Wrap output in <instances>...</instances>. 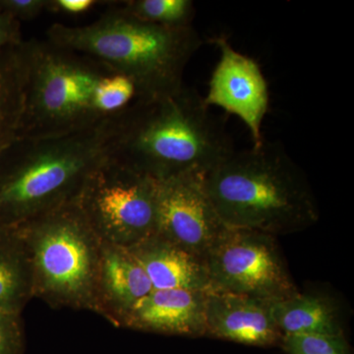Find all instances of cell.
Masks as SVG:
<instances>
[{"label":"cell","instance_id":"44dd1931","mask_svg":"<svg viewBox=\"0 0 354 354\" xmlns=\"http://www.w3.org/2000/svg\"><path fill=\"white\" fill-rule=\"evenodd\" d=\"M20 314L0 311V354H25Z\"/></svg>","mask_w":354,"mask_h":354},{"label":"cell","instance_id":"ba28073f","mask_svg":"<svg viewBox=\"0 0 354 354\" xmlns=\"http://www.w3.org/2000/svg\"><path fill=\"white\" fill-rule=\"evenodd\" d=\"M204 261L209 290L270 302L292 297L299 291L274 235L227 228Z\"/></svg>","mask_w":354,"mask_h":354},{"label":"cell","instance_id":"277c9868","mask_svg":"<svg viewBox=\"0 0 354 354\" xmlns=\"http://www.w3.org/2000/svg\"><path fill=\"white\" fill-rule=\"evenodd\" d=\"M102 123L53 138H16L0 153L4 227L12 230L76 201L88 174L106 157Z\"/></svg>","mask_w":354,"mask_h":354},{"label":"cell","instance_id":"9a60e30c","mask_svg":"<svg viewBox=\"0 0 354 354\" xmlns=\"http://www.w3.org/2000/svg\"><path fill=\"white\" fill-rule=\"evenodd\" d=\"M274 322L285 335H344L337 305L327 295L301 293L272 302Z\"/></svg>","mask_w":354,"mask_h":354},{"label":"cell","instance_id":"3957f363","mask_svg":"<svg viewBox=\"0 0 354 354\" xmlns=\"http://www.w3.org/2000/svg\"><path fill=\"white\" fill-rule=\"evenodd\" d=\"M46 36L51 44L88 55L127 76L136 88V97L171 94L183 88L186 66L204 44L194 26L150 24L118 7L88 25L55 23Z\"/></svg>","mask_w":354,"mask_h":354},{"label":"cell","instance_id":"52a82bcc","mask_svg":"<svg viewBox=\"0 0 354 354\" xmlns=\"http://www.w3.org/2000/svg\"><path fill=\"white\" fill-rule=\"evenodd\" d=\"M75 204L102 243L129 249L156 235V181L106 156Z\"/></svg>","mask_w":354,"mask_h":354},{"label":"cell","instance_id":"7a4b0ae2","mask_svg":"<svg viewBox=\"0 0 354 354\" xmlns=\"http://www.w3.org/2000/svg\"><path fill=\"white\" fill-rule=\"evenodd\" d=\"M227 228L279 236L304 232L320 218L304 171L278 144L234 151L203 176Z\"/></svg>","mask_w":354,"mask_h":354},{"label":"cell","instance_id":"d6986e66","mask_svg":"<svg viewBox=\"0 0 354 354\" xmlns=\"http://www.w3.org/2000/svg\"><path fill=\"white\" fill-rule=\"evenodd\" d=\"M136 97V88L127 76L113 73L100 84L95 106L102 115L108 118L127 106Z\"/></svg>","mask_w":354,"mask_h":354},{"label":"cell","instance_id":"4fadbf2b","mask_svg":"<svg viewBox=\"0 0 354 354\" xmlns=\"http://www.w3.org/2000/svg\"><path fill=\"white\" fill-rule=\"evenodd\" d=\"M127 250L143 268L153 290H209L205 261L157 235Z\"/></svg>","mask_w":354,"mask_h":354},{"label":"cell","instance_id":"8fae6325","mask_svg":"<svg viewBox=\"0 0 354 354\" xmlns=\"http://www.w3.org/2000/svg\"><path fill=\"white\" fill-rule=\"evenodd\" d=\"M205 324L208 337L246 346H277L283 339L272 302L234 293L206 291Z\"/></svg>","mask_w":354,"mask_h":354},{"label":"cell","instance_id":"8992f818","mask_svg":"<svg viewBox=\"0 0 354 354\" xmlns=\"http://www.w3.org/2000/svg\"><path fill=\"white\" fill-rule=\"evenodd\" d=\"M31 268L32 297L100 313L102 241L75 202L12 228Z\"/></svg>","mask_w":354,"mask_h":354},{"label":"cell","instance_id":"ffe728a7","mask_svg":"<svg viewBox=\"0 0 354 354\" xmlns=\"http://www.w3.org/2000/svg\"><path fill=\"white\" fill-rule=\"evenodd\" d=\"M281 346L288 354H348L344 335H285Z\"/></svg>","mask_w":354,"mask_h":354},{"label":"cell","instance_id":"5b68a950","mask_svg":"<svg viewBox=\"0 0 354 354\" xmlns=\"http://www.w3.org/2000/svg\"><path fill=\"white\" fill-rule=\"evenodd\" d=\"M23 109L18 139L64 136L99 127L106 120L95 106L100 84L115 73L94 58L31 39L20 46Z\"/></svg>","mask_w":354,"mask_h":354},{"label":"cell","instance_id":"cb8c5ba5","mask_svg":"<svg viewBox=\"0 0 354 354\" xmlns=\"http://www.w3.org/2000/svg\"><path fill=\"white\" fill-rule=\"evenodd\" d=\"M95 3L94 0H57L50 1V6H55L65 13L80 14L88 11Z\"/></svg>","mask_w":354,"mask_h":354},{"label":"cell","instance_id":"ac0fdd59","mask_svg":"<svg viewBox=\"0 0 354 354\" xmlns=\"http://www.w3.org/2000/svg\"><path fill=\"white\" fill-rule=\"evenodd\" d=\"M118 8L143 22L169 28L191 27L196 14L191 0H130Z\"/></svg>","mask_w":354,"mask_h":354},{"label":"cell","instance_id":"30bf717a","mask_svg":"<svg viewBox=\"0 0 354 354\" xmlns=\"http://www.w3.org/2000/svg\"><path fill=\"white\" fill-rule=\"evenodd\" d=\"M214 43L220 50V59L209 79L205 104L239 118L249 130L253 147H259L265 141L263 122L270 108L269 88L262 69L225 37L216 38Z\"/></svg>","mask_w":354,"mask_h":354},{"label":"cell","instance_id":"7c38bea8","mask_svg":"<svg viewBox=\"0 0 354 354\" xmlns=\"http://www.w3.org/2000/svg\"><path fill=\"white\" fill-rule=\"evenodd\" d=\"M206 291L153 290L121 317L118 326L158 334L204 337Z\"/></svg>","mask_w":354,"mask_h":354},{"label":"cell","instance_id":"5bb4252c","mask_svg":"<svg viewBox=\"0 0 354 354\" xmlns=\"http://www.w3.org/2000/svg\"><path fill=\"white\" fill-rule=\"evenodd\" d=\"M152 290L143 268L127 249L102 243L100 313L118 326L121 317Z\"/></svg>","mask_w":354,"mask_h":354},{"label":"cell","instance_id":"d4e9b609","mask_svg":"<svg viewBox=\"0 0 354 354\" xmlns=\"http://www.w3.org/2000/svg\"><path fill=\"white\" fill-rule=\"evenodd\" d=\"M11 235V230L10 228H7L0 223V245L2 243H4L7 241V239L10 237Z\"/></svg>","mask_w":354,"mask_h":354},{"label":"cell","instance_id":"9c48e42d","mask_svg":"<svg viewBox=\"0 0 354 354\" xmlns=\"http://www.w3.org/2000/svg\"><path fill=\"white\" fill-rule=\"evenodd\" d=\"M204 174L156 181V235L205 260L227 227L205 189Z\"/></svg>","mask_w":354,"mask_h":354},{"label":"cell","instance_id":"6da1fadb","mask_svg":"<svg viewBox=\"0 0 354 354\" xmlns=\"http://www.w3.org/2000/svg\"><path fill=\"white\" fill-rule=\"evenodd\" d=\"M102 132L106 157L155 181L205 174L234 151L225 124L185 85L171 94L135 97L102 121Z\"/></svg>","mask_w":354,"mask_h":354},{"label":"cell","instance_id":"e0dca14e","mask_svg":"<svg viewBox=\"0 0 354 354\" xmlns=\"http://www.w3.org/2000/svg\"><path fill=\"white\" fill-rule=\"evenodd\" d=\"M20 46L0 50V153L16 139L22 114Z\"/></svg>","mask_w":354,"mask_h":354},{"label":"cell","instance_id":"7402d4cb","mask_svg":"<svg viewBox=\"0 0 354 354\" xmlns=\"http://www.w3.org/2000/svg\"><path fill=\"white\" fill-rule=\"evenodd\" d=\"M48 6L44 0H0V9L18 21L34 19Z\"/></svg>","mask_w":354,"mask_h":354},{"label":"cell","instance_id":"2e32d148","mask_svg":"<svg viewBox=\"0 0 354 354\" xmlns=\"http://www.w3.org/2000/svg\"><path fill=\"white\" fill-rule=\"evenodd\" d=\"M32 297L29 260L11 230L10 237L0 245V311L20 314Z\"/></svg>","mask_w":354,"mask_h":354},{"label":"cell","instance_id":"603a6c76","mask_svg":"<svg viewBox=\"0 0 354 354\" xmlns=\"http://www.w3.org/2000/svg\"><path fill=\"white\" fill-rule=\"evenodd\" d=\"M22 43L19 21L0 9V50Z\"/></svg>","mask_w":354,"mask_h":354}]
</instances>
